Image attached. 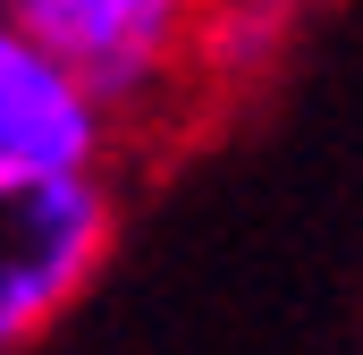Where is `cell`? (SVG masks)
<instances>
[{"label":"cell","mask_w":363,"mask_h":355,"mask_svg":"<svg viewBox=\"0 0 363 355\" xmlns=\"http://www.w3.org/2000/svg\"><path fill=\"white\" fill-rule=\"evenodd\" d=\"M118 237L110 170H0V355H26L85 296Z\"/></svg>","instance_id":"obj_1"},{"label":"cell","mask_w":363,"mask_h":355,"mask_svg":"<svg viewBox=\"0 0 363 355\" xmlns=\"http://www.w3.org/2000/svg\"><path fill=\"white\" fill-rule=\"evenodd\" d=\"M9 17H26L77 77H85L127 127L169 110L186 93H203V26L220 0H0Z\"/></svg>","instance_id":"obj_2"},{"label":"cell","mask_w":363,"mask_h":355,"mask_svg":"<svg viewBox=\"0 0 363 355\" xmlns=\"http://www.w3.org/2000/svg\"><path fill=\"white\" fill-rule=\"evenodd\" d=\"M127 119L26 26L0 9V170H110Z\"/></svg>","instance_id":"obj_3"},{"label":"cell","mask_w":363,"mask_h":355,"mask_svg":"<svg viewBox=\"0 0 363 355\" xmlns=\"http://www.w3.org/2000/svg\"><path fill=\"white\" fill-rule=\"evenodd\" d=\"M228 9H254V17H279V26H304V17L330 9V0H228Z\"/></svg>","instance_id":"obj_4"}]
</instances>
